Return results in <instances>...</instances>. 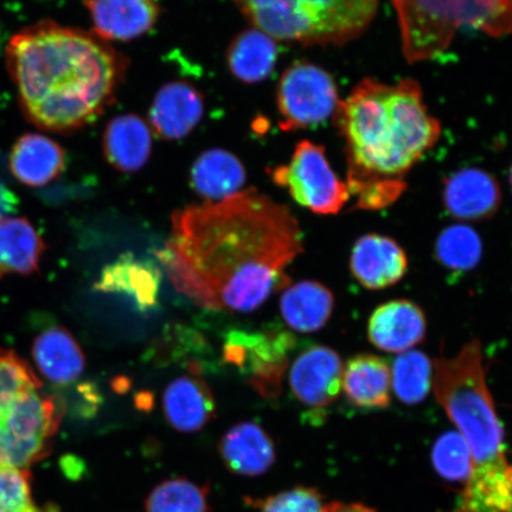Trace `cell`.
I'll return each instance as SVG.
<instances>
[{
  "label": "cell",
  "instance_id": "obj_1",
  "mask_svg": "<svg viewBox=\"0 0 512 512\" xmlns=\"http://www.w3.org/2000/svg\"><path fill=\"white\" fill-rule=\"evenodd\" d=\"M303 247L290 208L249 189L175 211L170 239L157 255L192 303L253 312L287 285L286 267Z\"/></svg>",
  "mask_w": 512,
  "mask_h": 512
},
{
  "label": "cell",
  "instance_id": "obj_2",
  "mask_svg": "<svg viewBox=\"0 0 512 512\" xmlns=\"http://www.w3.org/2000/svg\"><path fill=\"white\" fill-rule=\"evenodd\" d=\"M19 104L31 124L72 133L98 120L130 61L94 32L43 21L18 31L5 50Z\"/></svg>",
  "mask_w": 512,
  "mask_h": 512
},
{
  "label": "cell",
  "instance_id": "obj_3",
  "mask_svg": "<svg viewBox=\"0 0 512 512\" xmlns=\"http://www.w3.org/2000/svg\"><path fill=\"white\" fill-rule=\"evenodd\" d=\"M335 123L345 143L347 185L356 208L386 209L408 188L406 177L441 137L440 121L412 79H364L341 101Z\"/></svg>",
  "mask_w": 512,
  "mask_h": 512
},
{
  "label": "cell",
  "instance_id": "obj_4",
  "mask_svg": "<svg viewBox=\"0 0 512 512\" xmlns=\"http://www.w3.org/2000/svg\"><path fill=\"white\" fill-rule=\"evenodd\" d=\"M432 389L469 447L467 480L491 482L511 477L503 427L486 382L482 344L473 339L456 356L435 360Z\"/></svg>",
  "mask_w": 512,
  "mask_h": 512
},
{
  "label": "cell",
  "instance_id": "obj_5",
  "mask_svg": "<svg viewBox=\"0 0 512 512\" xmlns=\"http://www.w3.org/2000/svg\"><path fill=\"white\" fill-rule=\"evenodd\" d=\"M64 413L29 364L0 348V466L25 470L47 457Z\"/></svg>",
  "mask_w": 512,
  "mask_h": 512
},
{
  "label": "cell",
  "instance_id": "obj_6",
  "mask_svg": "<svg viewBox=\"0 0 512 512\" xmlns=\"http://www.w3.org/2000/svg\"><path fill=\"white\" fill-rule=\"evenodd\" d=\"M255 29L275 41L344 46L367 31L379 0H234Z\"/></svg>",
  "mask_w": 512,
  "mask_h": 512
},
{
  "label": "cell",
  "instance_id": "obj_7",
  "mask_svg": "<svg viewBox=\"0 0 512 512\" xmlns=\"http://www.w3.org/2000/svg\"><path fill=\"white\" fill-rule=\"evenodd\" d=\"M398 16L403 56L431 61L450 48L462 29L491 37L512 32V0H390Z\"/></svg>",
  "mask_w": 512,
  "mask_h": 512
},
{
  "label": "cell",
  "instance_id": "obj_8",
  "mask_svg": "<svg viewBox=\"0 0 512 512\" xmlns=\"http://www.w3.org/2000/svg\"><path fill=\"white\" fill-rule=\"evenodd\" d=\"M270 175L299 206L318 215H336L350 200L347 182L331 168L324 146L311 140L299 142L290 162L270 170Z\"/></svg>",
  "mask_w": 512,
  "mask_h": 512
},
{
  "label": "cell",
  "instance_id": "obj_9",
  "mask_svg": "<svg viewBox=\"0 0 512 512\" xmlns=\"http://www.w3.org/2000/svg\"><path fill=\"white\" fill-rule=\"evenodd\" d=\"M341 101L336 82L325 69L307 61L294 62L278 83L279 126L292 132L322 125L335 117Z\"/></svg>",
  "mask_w": 512,
  "mask_h": 512
},
{
  "label": "cell",
  "instance_id": "obj_10",
  "mask_svg": "<svg viewBox=\"0 0 512 512\" xmlns=\"http://www.w3.org/2000/svg\"><path fill=\"white\" fill-rule=\"evenodd\" d=\"M294 347L296 338L284 330L233 331L224 342L223 360L246 375L249 386L262 398L273 399L283 389Z\"/></svg>",
  "mask_w": 512,
  "mask_h": 512
},
{
  "label": "cell",
  "instance_id": "obj_11",
  "mask_svg": "<svg viewBox=\"0 0 512 512\" xmlns=\"http://www.w3.org/2000/svg\"><path fill=\"white\" fill-rule=\"evenodd\" d=\"M343 362L334 349L315 345L292 364L290 386L304 406L316 411L328 408L342 390Z\"/></svg>",
  "mask_w": 512,
  "mask_h": 512
},
{
  "label": "cell",
  "instance_id": "obj_12",
  "mask_svg": "<svg viewBox=\"0 0 512 512\" xmlns=\"http://www.w3.org/2000/svg\"><path fill=\"white\" fill-rule=\"evenodd\" d=\"M443 201L447 213L454 219L485 221L492 219L501 207L502 190L488 171L467 168L446 179Z\"/></svg>",
  "mask_w": 512,
  "mask_h": 512
},
{
  "label": "cell",
  "instance_id": "obj_13",
  "mask_svg": "<svg viewBox=\"0 0 512 512\" xmlns=\"http://www.w3.org/2000/svg\"><path fill=\"white\" fill-rule=\"evenodd\" d=\"M204 98L191 83H166L157 92L149 111V126L156 136L175 142L189 136L201 123Z\"/></svg>",
  "mask_w": 512,
  "mask_h": 512
},
{
  "label": "cell",
  "instance_id": "obj_14",
  "mask_svg": "<svg viewBox=\"0 0 512 512\" xmlns=\"http://www.w3.org/2000/svg\"><path fill=\"white\" fill-rule=\"evenodd\" d=\"M350 270L358 284L368 290H384L405 277L408 271L407 254L389 236L363 235L352 247Z\"/></svg>",
  "mask_w": 512,
  "mask_h": 512
},
{
  "label": "cell",
  "instance_id": "obj_15",
  "mask_svg": "<svg viewBox=\"0 0 512 512\" xmlns=\"http://www.w3.org/2000/svg\"><path fill=\"white\" fill-rule=\"evenodd\" d=\"M367 332L375 348L403 354L424 341L427 332L425 312L411 300H390L377 307L370 316Z\"/></svg>",
  "mask_w": 512,
  "mask_h": 512
},
{
  "label": "cell",
  "instance_id": "obj_16",
  "mask_svg": "<svg viewBox=\"0 0 512 512\" xmlns=\"http://www.w3.org/2000/svg\"><path fill=\"white\" fill-rule=\"evenodd\" d=\"M94 34L105 41L127 42L151 31L160 16L156 0H83Z\"/></svg>",
  "mask_w": 512,
  "mask_h": 512
},
{
  "label": "cell",
  "instance_id": "obj_17",
  "mask_svg": "<svg viewBox=\"0 0 512 512\" xmlns=\"http://www.w3.org/2000/svg\"><path fill=\"white\" fill-rule=\"evenodd\" d=\"M219 452L227 469L243 477L265 475L277 458L270 435L251 421L230 428L220 440Z\"/></svg>",
  "mask_w": 512,
  "mask_h": 512
},
{
  "label": "cell",
  "instance_id": "obj_18",
  "mask_svg": "<svg viewBox=\"0 0 512 512\" xmlns=\"http://www.w3.org/2000/svg\"><path fill=\"white\" fill-rule=\"evenodd\" d=\"M160 283L162 274L153 262L127 253L104 268L95 290L123 294L138 310L147 311L157 305Z\"/></svg>",
  "mask_w": 512,
  "mask_h": 512
},
{
  "label": "cell",
  "instance_id": "obj_19",
  "mask_svg": "<svg viewBox=\"0 0 512 512\" xmlns=\"http://www.w3.org/2000/svg\"><path fill=\"white\" fill-rule=\"evenodd\" d=\"M163 409L166 420L175 430L196 433L214 419L216 405L206 382L197 376H183L166 387Z\"/></svg>",
  "mask_w": 512,
  "mask_h": 512
},
{
  "label": "cell",
  "instance_id": "obj_20",
  "mask_svg": "<svg viewBox=\"0 0 512 512\" xmlns=\"http://www.w3.org/2000/svg\"><path fill=\"white\" fill-rule=\"evenodd\" d=\"M104 155L114 168L125 174L142 170L152 155V130L137 114L118 115L107 124Z\"/></svg>",
  "mask_w": 512,
  "mask_h": 512
},
{
  "label": "cell",
  "instance_id": "obj_21",
  "mask_svg": "<svg viewBox=\"0 0 512 512\" xmlns=\"http://www.w3.org/2000/svg\"><path fill=\"white\" fill-rule=\"evenodd\" d=\"M66 168V152L42 134L19 138L10 155L11 174L27 187L41 188L59 177Z\"/></svg>",
  "mask_w": 512,
  "mask_h": 512
},
{
  "label": "cell",
  "instance_id": "obj_22",
  "mask_svg": "<svg viewBox=\"0 0 512 512\" xmlns=\"http://www.w3.org/2000/svg\"><path fill=\"white\" fill-rule=\"evenodd\" d=\"M342 389L351 405L383 409L392 400V371L382 357L361 354L344 367Z\"/></svg>",
  "mask_w": 512,
  "mask_h": 512
},
{
  "label": "cell",
  "instance_id": "obj_23",
  "mask_svg": "<svg viewBox=\"0 0 512 512\" xmlns=\"http://www.w3.org/2000/svg\"><path fill=\"white\" fill-rule=\"evenodd\" d=\"M32 356L40 373L59 386L78 380L86 367V358L79 343L62 326H53L38 335Z\"/></svg>",
  "mask_w": 512,
  "mask_h": 512
},
{
  "label": "cell",
  "instance_id": "obj_24",
  "mask_svg": "<svg viewBox=\"0 0 512 512\" xmlns=\"http://www.w3.org/2000/svg\"><path fill=\"white\" fill-rule=\"evenodd\" d=\"M246 178V168L240 158L222 149L203 152L190 170L191 188L209 202L238 194Z\"/></svg>",
  "mask_w": 512,
  "mask_h": 512
},
{
  "label": "cell",
  "instance_id": "obj_25",
  "mask_svg": "<svg viewBox=\"0 0 512 512\" xmlns=\"http://www.w3.org/2000/svg\"><path fill=\"white\" fill-rule=\"evenodd\" d=\"M334 307L335 297L329 288L311 280L287 287L280 299V312L285 323L303 334L323 329Z\"/></svg>",
  "mask_w": 512,
  "mask_h": 512
},
{
  "label": "cell",
  "instance_id": "obj_26",
  "mask_svg": "<svg viewBox=\"0 0 512 512\" xmlns=\"http://www.w3.org/2000/svg\"><path fill=\"white\" fill-rule=\"evenodd\" d=\"M44 251L46 243L27 219H0V280L8 275L36 273Z\"/></svg>",
  "mask_w": 512,
  "mask_h": 512
},
{
  "label": "cell",
  "instance_id": "obj_27",
  "mask_svg": "<svg viewBox=\"0 0 512 512\" xmlns=\"http://www.w3.org/2000/svg\"><path fill=\"white\" fill-rule=\"evenodd\" d=\"M278 53L277 41L258 29H248L230 42L227 66L234 78L254 85L273 73Z\"/></svg>",
  "mask_w": 512,
  "mask_h": 512
},
{
  "label": "cell",
  "instance_id": "obj_28",
  "mask_svg": "<svg viewBox=\"0 0 512 512\" xmlns=\"http://www.w3.org/2000/svg\"><path fill=\"white\" fill-rule=\"evenodd\" d=\"M392 371V390L406 405H418L433 387V362L424 352L411 350L396 358Z\"/></svg>",
  "mask_w": 512,
  "mask_h": 512
},
{
  "label": "cell",
  "instance_id": "obj_29",
  "mask_svg": "<svg viewBox=\"0 0 512 512\" xmlns=\"http://www.w3.org/2000/svg\"><path fill=\"white\" fill-rule=\"evenodd\" d=\"M483 255V242L475 229L454 224L443 230L435 243V256L448 271L462 274L473 270Z\"/></svg>",
  "mask_w": 512,
  "mask_h": 512
},
{
  "label": "cell",
  "instance_id": "obj_30",
  "mask_svg": "<svg viewBox=\"0 0 512 512\" xmlns=\"http://www.w3.org/2000/svg\"><path fill=\"white\" fill-rule=\"evenodd\" d=\"M146 512H209V488L187 478L164 480L150 492Z\"/></svg>",
  "mask_w": 512,
  "mask_h": 512
},
{
  "label": "cell",
  "instance_id": "obj_31",
  "mask_svg": "<svg viewBox=\"0 0 512 512\" xmlns=\"http://www.w3.org/2000/svg\"><path fill=\"white\" fill-rule=\"evenodd\" d=\"M433 463L439 475L451 482L466 483L471 472V454L462 435L447 432L433 448Z\"/></svg>",
  "mask_w": 512,
  "mask_h": 512
},
{
  "label": "cell",
  "instance_id": "obj_32",
  "mask_svg": "<svg viewBox=\"0 0 512 512\" xmlns=\"http://www.w3.org/2000/svg\"><path fill=\"white\" fill-rule=\"evenodd\" d=\"M0 512H40L32 499L27 470L0 466Z\"/></svg>",
  "mask_w": 512,
  "mask_h": 512
},
{
  "label": "cell",
  "instance_id": "obj_33",
  "mask_svg": "<svg viewBox=\"0 0 512 512\" xmlns=\"http://www.w3.org/2000/svg\"><path fill=\"white\" fill-rule=\"evenodd\" d=\"M259 512H325L323 498L315 489L297 486L264 499H247Z\"/></svg>",
  "mask_w": 512,
  "mask_h": 512
},
{
  "label": "cell",
  "instance_id": "obj_34",
  "mask_svg": "<svg viewBox=\"0 0 512 512\" xmlns=\"http://www.w3.org/2000/svg\"><path fill=\"white\" fill-rule=\"evenodd\" d=\"M18 206V198L0 178V219L15 213Z\"/></svg>",
  "mask_w": 512,
  "mask_h": 512
},
{
  "label": "cell",
  "instance_id": "obj_35",
  "mask_svg": "<svg viewBox=\"0 0 512 512\" xmlns=\"http://www.w3.org/2000/svg\"><path fill=\"white\" fill-rule=\"evenodd\" d=\"M325 512H376L362 504L331 503L326 505Z\"/></svg>",
  "mask_w": 512,
  "mask_h": 512
},
{
  "label": "cell",
  "instance_id": "obj_36",
  "mask_svg": "<svg viewBox=\"0 0 512 512\" xmlns=\"http://www.w3.org/2000/svg\"><path fill=\"white\" fill-rule=\"evenodd\" d=\"M509 181H510L511 190H512V165H511V168H510Z\"/></svg>",
  "mask_w": 512,
  "mask_h": 512
}]
</instances>
